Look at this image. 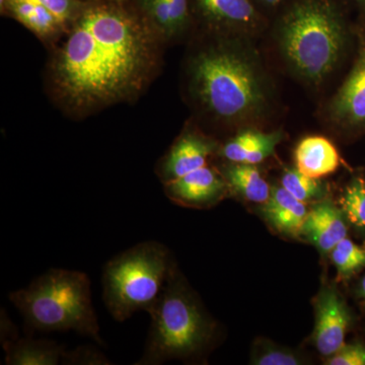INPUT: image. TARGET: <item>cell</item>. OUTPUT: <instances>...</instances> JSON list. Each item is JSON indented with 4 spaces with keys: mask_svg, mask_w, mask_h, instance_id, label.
I'll return each instance as SVG.
<instances>
[{
    "mask_svg": "<svg viewBox=\"0 0 365 365\" xmlns=\"http://www.w3.org/2000/svg\"><path fill=\"white\" fill-rule=\"evenodd\" d=\"M59 41L48 90L76 119L143 95L158 74L165 43L133 0H85Z\"/></svg>",
    "mask_w": 365,
    "mask_h": 365,
    "instance_id": "6da1fadb",
    "label": "cell"
},
{
    "mask_svg": "<svg viewBox=\"0 0 365 365\" xmlns=\"http://www.w3.org/2000/svg\"><path fill=\"white\" fill-rule=\"evenodd\" d=\"M187 76L194 102L215 121H255L270 104L267 73L246 37L215 34L190 57Z\"/></svg>",
    "mask_w": 365,
    "mask_h": 365,
    "instance_id": "7a4b0ae2",
    "label": "cell"
},
{
    "mask_svg": "<svg viewBox=\"0 0 365 365\" xmlns=\"http://www.w3.org/2000/svg\"><path fill=\"white\" fill-rule=\"evenodd\" d=\"M347 40L342 14L331 0H295L276 28L288 68L311 85H319L335 71Z\"/></svg>",
    "mask_w": 365,
    "mask_h": 365,
    "instance_id": "3957f363",
    "label": "cell"
},
{
    "mask_svg": "<svg viewBox=\"0 0 365 365\" xmlns=\"http://www.w3.org/2000/svg\"><path fill=\"white\" fill-rule=\"evenodd\" d=\"M9 299L30 330L74 331L104 345L91 302L90 278L86 273L51 269L28 287L11 292Z\"/></svg>",
    "mask_w": 365,
    "mask_h": 365,
    "instance_id": "277c9868",
    "label": "cell"
},
{
    "mask_svg": "<svg viewBox=\"0 0 365 365\" xmlns=\"http://www.w3.org/2000/svg\"><path fill=\"white\" fill-rule=\"evenodd\" d=\"M151 325L143 355L136 365H160L202 354L215 337L216 326L177 268L150 312Z\"/></svg>",
    "mask_w": 365,
    "mask_h": 365,
    "instance_id": "5b68a950",
    "label": "cell"
},
{
    "mask_svg": "<svg viewBox=\"0 0 365 365\" xmlns=\"http://www.w3.org/2000/svg\"><path fill=\"white\" fill-rule=\"evenodd\" d=\"M176 268L167 247L139 242L108 262L103 273V299L117 322L139 311L150 313Z\"/></svg>",
    "mask_w": 365,
    "mask_h": 365,
    "instance_id": "8992f818",
    "label": "cell"
},
{
    "mask_svg": "<svg viewBox=\"0 0 365 365\" xmlns=\"http://www.w3.org/2000/svg\"><path fill=\"white\" fill-rule=\"evenodd\" d=\"M190 6L191 13L215 34L248 38L263 26L253 0H190Z\"/></svg>",
    "mask_w": 365,
    "mask_h": 365,
    "instance_id": "52a82bcc",
    "label": "cell"
},
{
    "mask_svg": "<svg viewBox=\"0 0 365 365\" xmlns=\"http://www.w3.org/2000/svg\"><path fill=\"white\" fill-rule=\"evenodd\" d=\"M313 343L319 354L329 357L345 344L349 329V311L344 299L332 285H324L314 297Z\"/></svg>",
    "mask_w": 365,
    "mask_h": 365,
    "instance_id": "ba28073f",
    "label": "cell"
},
{
    "mask_svg": "<svg viewBox=\"0 0 365 365\" xmlns=\"http://www.w3.org/2000/svg\"><path fill=\"white\" fill-rule=\"evenodd\" d=\"M220 144L202 132L188 128L178 136L157 165L158 179L163 184L211 165L218 155Z\"/></svg>",
    "mask_w": 365,
    "mask_h": 365,
    "instance_id": "9c48e42d",
    "label": "cell"
},
{
    "mask_svg": "<svg viewBox=\"0 0 365 365\" xmlns=\"http://www.w3.org/2000/svg\"><path fill=\"white\" fill-rule=\"evenodd\" d=\"M163 190L170 201L190 208L212 207L230 194L220 168L211 165L163 184Z\"/></svg>",
    "mask_w": 365,
    "mask_h": 365,
    "instance_id": "30bf717a",
    "label": "cell"
},
{
    "mask_svg": "<svg viewBox=\"0 0 365 365\" xmlns=\"http://www.w3.org/2000/svg\"><path fill=\"white\" fill-rule=\"evenodd\" d=\"M328 117L342 127L365 125V47L352 71L328 106Z\"/></svg>",
    "mask_w": 365,
    "mask_h": 365,
    "instance_id": "8fae6325",
    "label": "cell"
},
{
    "mask_svg": "<svg viewBox=\"0 0 365 365\" xmlns=\"http://www.w3.org/2000/svg\"><path fill=\"white\" fill-rule=\"evenodd\" d=\"M346 220L342 209L326 197L309 208L300 237L314 245L322 254H330L336 245L347 237Z\"/></svg>",
    "mask_w": 365,
    "mask_h": 365,
    "instance_id": "7c38bea8",
    "label": "cell"
},
{
    "mask_svg": "<svg viewBox=\"0 0 365 365\" xmlns=\"http://www.w3.org/2000/svg\"><path fill=\"white\" fill-rule=\"evenodd\" d=\"M283 137L282 130L263 132L245 129L220 145L218 155L225 162L258 165L275 153Z\"/></svg>",
    "mask_w": 365,
    "mask_h": 365,
    "instance_id": "4fadbf2b",
    "label": "cell"
},
{
    "mask_svg": "<svg viewBox=\"0 0 365 365\" xmlns=\"http://www.w3.org/2000/svg\"><path fill=\"white\" fill-rule=\"evenodd\" d=\"M309 210L307 204L297 200L282 186L272 187L270 198L260 205V215L269 227L292 237L302 235Z\"/></svg>",
    "mask_w": 365,
    "mask_h": 365,
    "instance_id": "5bb4252c",
    "label": "cell"
},
{
    "mask_svg": "<svg viewBox=\"0 0 365 365\" xmlns=\"http://www.w3.org/2000/svg\"><path fill=\"white\" fill-rule=\"evenodd\" d=\"M165 43L181 37L191 21L190 0H133Z\"/></svg>",
    "mask_w": 365,
    "mask_h": 365,
    "instance_id": "9a60e30c",
    "label": "cell"
},
{
    "mask_svg": "<svg viewBox=\"0 0 365 365\" xmlns=\"http://www.w3.org/2000/svg\"><path fill=\"white\" fill-rule=\"evenodd\" d=\"M1 9L44 42H57L68 31L52 11L37 0H4Z\"/></svg>",
    "mask_w": 365,
    "mask_h": 365,
    "instance_id": "2e32d148",
    "label": "cell"
},
{
    "mask_svg": "<svg viewBox=\"0 0 365 365\" xmlns=\"http://www.w3.org/2000/svg\"><path fill=\"white\" fill-rule=\"evenodd\" d=\"M295 167L302 174L314 179L329 176L340 165L337 148L323 136L302 139L294 150Z\"/></svg>",
    "mask_w": 365,
    "mask_h": 365,
    "instance_id": "e0dca14e",
    "label": "cell"
},
{
    "mask_svg": "<svg viewBox=\"0 0 365 365\" xmlns=\"http://www.w3.org/2000/svg\"><path fill=\"white\" fill-rule=\"evenodd\" d=\"M220 170L227 182L230 194L259 205L267 202L270 198L272 187L257 165L225 162Z\"/></svg>",
    "mask_w": 365,
    "mask_h": 365,
    "instance_id": "ac0fdd59",
    "label": "cell"
},
{
    "mask_svg": "<svg viewBox=\"0 0 365 365\" xmlns=\"http://www.w3.org/2000/svg\"><path fill=\"white\" fill-rule=\"evenodd\" d=\"M2 346L7 365H57L66 351L55 341L30 337L4 341Z\"/></svg>",
    "mask_w": 365,
    "mask_h": 365,
    "instance_id": "d6986e66",
    "label": "cell"
},
{
    "mask_svg": "<svg viewBox=\"0 0 365 365\" xmlns=\"http://www.w3.org/2000/svg\"><path fill=\"white\" fill-rule=\"evenodd\" d=\"M281 186L297 200L304 203H314L328 195V188L321 179L307 177L299 170L287 169L281 178Z\"/></svg>",
    "mask_w": 365,
    "mask_h": 365,
    "instance_id": "ffe728a7",
    "label": "cell"
},
{
    "mask_svg": "<svg viewBox=\"0 0 365 365\" xmlns=\"http://www.w3.org/2000/svg\"><path fill=\"white\" fill-rule=\"evenodd\" d=\"M255 365H302L307 364L302 353L267 339L256 340L251 354Z\"/></svg>",
    "mask_w": 365,
    "mask_h": 365,
    "instance_id": "44dd1931",
    "label": "cell"
},
{
    "mask_svg": "<svg viewBox=\"0 0 365 365\" xmlns=\"http://www.w3.org/2000/svg\"><path fill=\"white\" fill-rule=\"evenodd\" d=\"M339 278H348L365 267V247L359 246L345 237L330 252Z\"/></svg>",
    "mask_w": 365,
    "mask_h": 365,
    "instance_id": "7402d4cb",
    "label": "cell"
},
{
    "mask_svg": "<svg viewBox=\"0 0 365 365\" xmlns=\"http://www.w3.org/2000/svg\"><path fill=\"white\" fill-rule=\"evenodd\" d=\"M340 207L348 222L359 228H365V180L354 178L346 186L340 198Z\"/></svg>",
    "mask_w": 365,
    "mask_h": 365,
    "instance_id": "603a6c76",
    "label": "cell"
},
{
    "mask_svg": "<svg viewBox=\"0 0 365 365\" xmlns=\"http://www.w3.org/2000/svg\"><path fill=\"white\" fill-rule=\"evenodd\" d=\"M62 364L67 365H109L110 360L96 348L81 346L71 351H66Z\"/></svg>",
    "mask_w": 365,
    "mask_h": 365,
    "instance_id": "cb8c5ba5",
    "label": "cell"
},
{
    "mask_svg": "<svg viewBox=\"0 0 365 365\" xmlns=\"http://www.w3.org/2000/svg\"><path fill=\"white\" fill-rule=\"evenodd\" d=\"M325 364L328 365H365V346L359 343L344 344L327 357Z\"/></svg>",
    "mask_w": 365,
    "mask_h": 365,
    "instance_id": "d4e9b609",
    "label": "cell"
},
{
    "mask_svg": "<svg viewBox=\"0 0 365 365\" xmlns=\"http://www.w3.org/2000/svg\"><path fill=\"white\" fill-rule=\"evenodd\" d=\"M260 4H263V6L273 7L278 6L281 2L284 1V0H258Z\"/></svg>",
    "mask_w": 365,
    "mask_h": 365,
    "instance_id": "484cf974",
    "label": "cell"
},
{
    "mask_svg": "<svg viewBox=\"0 0 365 365\" xmlns=\"http://www.w3.org/2000/svg\"><path fill=\"white\" fill-rule=\"evenodd\" d=\"M360 290H361L362 297L365 299V276L362 278L361 283H360Z\"/></svg>",
    "mask_w": 365,
    "mask_h": 365,
    "instance_id": "4316f807",
    "label": "cell"
},
{
    "mask_svg": "<svg viewBox=\"0 0 365 365\" xmlns=\"http://www.w3.org/2000/svg\"><path fill=\"white\" fill-rule=\"evenodd\" d=\"M357 1H359V2H365V0H357Z\"/></svg>",
    "mask_w": 365,
    "mask_h": 365,
    "instance_id": "83f0119b",
    "label": "cell"
}]
</instances>
